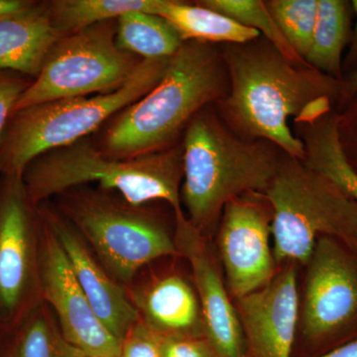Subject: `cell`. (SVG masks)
<instances>
[{
  "label": "cell",
  "instance_id": "cell-1",
  "mask_svg": "<svg viewBox=\"0 0 357 357\" xmlns=\"http://www.w3.org/2000/svg\"><path fill=\"white\" fill-rule=\"evenodd\" d=\"M227 44L222 52L229 91L218 102L220 117L244 140H265L303 161L304 143L289 128L321 100L340 102L342 81L310 66L289 62L265 41Z\"/></svg>",
  "mask_w": 357,
  "mask_h": 357
},
{
  "label": "cell",
  "instance_id": "cell-2",
  "mask_svg": "<svg viewBox=\"0 0 357 357\" xmlns=\"http://www.w3.org/2000/svg\"><path fill=\"white\" fill-rule=\"evenodd\" d=\"M227 91L222 52L213 44L184 42L159 83L117 114L103 135L100 151L112 158L132 159L172 147L195 115L222 100Z\"/></svg>",
  "mask_w": 357,
  "mask_h": 357
},
{
  "label": "cell",
  "instance_id": "cell-3",
  "mask_svg": "<svg viewBox=\"0 0 357 357\" xmlns=\"http://www.w3.org/2000/svg\"><path fill=\"white\" fill-rule=\"evenodd\" d=\"M206 107L185 129L181 187L188 220L204 234L232 199L265 194L281 163L272 143L243 139Z\"/></svg>",
  "mask_w": 357,
  "mask_h": 357
},
{
  "label": "cell",
  "instance_id": "cell-4",
  "mask_svg": "<svg viewBox=\"0 0 357 357\" xmlns=\"http://www.w3.org/2000/svg\"><path fill=\"white\" fill-rule=\"evenodd\" d=\"M34 206L53 196L96 183L115 191L131 206L167 202L174 213H182V147L172 146L132 159L107 156L84 138L47 152L32 161L22 175Z\"/></svg>",
  "mask_w": 357,
  "mask_h": 357
},
{
  "label": "cell",
  "instance_id": "cell-5",
  "mask_svg": "<svg viewBox=\"0 0 357 357\" xmlns=\"http://www.w3.org/2000/svg\"><path fill=\"white\" fill-rule=\"evenodd\" d=\"M169 60H143L128 81L112 93L54 100L13 112L0 143V174L22 176L41 155L88 137L151 91L165 74Z\"/></svg>",
  "mask_w": 357,
  "mask_h": 357
},
{
  "label": "cell",
  "instance_id": "cell-6",
  "mask_svg": "<svg viewBox=\"0 0 357 357\" xmlns=\"http://www.w3.org/2000/svg\"><path fill=\"white\" fill-rule=\"evenodd\" d=\"M264 195L273 211L272 237L277 265L306 266L319 237L357 248V202L301 160H281Z\"/></svg>",
  "mask_w": 357,
  "mask_h": 357
},
{
  "label": "cell",
  "instance_id": "cell-7",
  "mask_svg": "<svg viewBox=\"0 0 357 357\" xmlns=\"http://www.w3.org/2000/svg\"><path fill=\"white\" fill-rule=\"evenodd\" d=\"M61 208L98 261L115 279L129 283L148 263L177 256L174 236L161 222L102 192H63Z\"/></svg>",
  "mask_w": 357,
  "mask_h": 357
},
{
  "label": "cell",
  "instance_id": "cell-8",
  "mask_svg": "<svg viewBox=\"0 0 357 357\" xmlns=\"http://www.w3.org/2000/svg\"><path fill=\"white\" fill-rule=\"evenodd\" d=\"M115 34L116 20H112L61 37L14 112L54 100L112 93L123 86L143 60L119 49Z\"/></svg>",
  "mask_w": 357,
  "mask_h": 357
},
{
  "label": "cell",
  "instance_id": "cell-9",
  "mask_svg": "<svg viewBox=\"0 0 357 357\" xmlns=\"http://www.w3.org/2000/svg\"><path fill=\"white\" fill-rule=\"evenodd\" d=\"M299 326L318 354L357 340V248L319 237L306 266Z\"/></svg>",
  "mask_w": 357,
  "mask_h": 357
},
{
  "label": "cell",
  "instance_id": "cell-10",
  "mask_svg": "<svg viewBox=\"0 0 357 357\" xmlns=\"http://www.w3.org/2000/svg\"><path fill=\"white\" fill-rule=\"evenodd\" d=\"M0 178V330L20 328L40 295L38 220L22 176Z\"/></svg>",
  "mask_w": 357,
  "mask_h": 357
},
{
  "label": "cell",
  "instance_id": "cell-11",
  "mask_svg": "<svg viewBox=\"0 0 357 357\" xmlns=\"http://www.w3.org/2000/svg\"><path fill=\"white\" fill-rule=\"evenodd\" d=\"M273 211L263 194H246L225 204L218 248L232 300L266 285L278 271L272 236Z\"/></svg>",
  "mask_w": 357,
  "mask_h": 357
},
{
  "label": "cell",
  "instance_id": "cell-12",
  "mask_svg": "<svg viewBox=\"0 0 357 357\" xmlns=\"http://www.w3.org/2000/svg\"><path fill=\"white\" fill-rule=\"evenodd\" d=\"M37 220L40 295L57 314L63 338L86 356H121V340L96 316L57 237L38 213Z\"/></svg>",
  "mask_w": 357,
  "mask_h": 357
},
{
  "label": "cell",
  "instance_id": "cell-13",
  "mask_svg": "<svg viewBox=\"0 0 357 357\" xmlns=\"http://www.w3.org/2000/svg\"><path fill=\"white\" fill-rule=\"evenodd\" d=\"M175 222L174 241L178 255L191 266L206 337L220 357H246L236 305L206 234L188 220L184 211L175 213Z\"/></svg>",
  "mask_w": 357,
  "mask_h": 357
},
{
  "label": "cell",
  "instance_id": "cell-14",
  "mask_svg": "<svg viewBox=\"0 0 357 357\" xmlns=\"http://www.w3.org/2000/svg\"><path fill=\"white\" fill-rule=\"evenodd\" d=\"M246 357H291L299 326L297 264H282L271 281L234 300Z\"/></svg>",
  "mask_w": 357,
  "mask_h": 357
},
{
  "label": "cell",
  "instance_id": "cell-15",
  "mask_svg": "<svg viewBox=\"0 0 357 357\" xmlns=\"http://www.w3.org/2000/svg\"><path fill=\"white\" fill-rule=\"evenodd\" d=\"M37 213L50 227L64 249L82 290L102 325L117 340H123L129 331L140 321L133 301L114 277L95 259L86 243L67 220L54 213L43 204Z\"/></svg>",
  "mask_w": 357,
  "mask_h": 357
},
{
  "label": "cell",
  "instance_id": "cell-16",
  "mask_svg": "<svg viewBox=\"0 0 357 357\" xmlns=\"http://www.w3.org/2000/svg\"><path fill=\"white\" fill-rule=\"evenodd\" d=\"M140 319L163 337H206L196 290L182 277L159 279L135 296Z\"/></svg>",
  "mask_w": 357,
  "mask_h": 357
},
{
  "label": "cell",
  "instance_id": "cell-17",
  "mask_svg": "<svg viewBox=\"0 0 357 357\" xmlns=\"http://www.w3.org/2000/svg\"><path fill=\"white\" fill-rule=\"evenodd\" d=\"M61 37L47 3L0 21V70L36 77Z\"/></svg>",
  "mask_w": 357,
  "mask_h": 357
},
{
  "label": "cell",
  "instance_id": "cell-18",
  "mask_svg": "<svg viewBox=\"0 0 357 357\" xmlns=\"http://www.w3.org/2000/svg\"><path fill=\"white\" fill-rule=\"evenodd\" d=\"M340 122V114L333 107L309 121L298 122L304 130L305 157L302 162L357 202V172L344 153Z\"/></svg>",
  "mask_w": 357,
  "mask_h": 357
},
{
  "label": "cell",
  "instance_id": "cell-19",
  "mask_svg": "<svg viewBox=\"0 0 357 357\" xmlns=\"http://www.w3.org/2000/svg\"><path fill=\"white\" fill-rule=\"evenodd\" d=\"M157 15L177 30L183 41L202 43L244 44L259 38L255 29L244 27L231 18L201 4L161 0Z\"/></svg>",
  "mask_w": 357,
  "mask_h": 357
},
{
  "label": "cell",
  "instance_id": "cell-20",
  "mask_svg": "<svg viewBox=\"0 0 357 357\" xmlns=\"http://www.w3.org/2000/svg\"><path fill=\"white\" fill-rule=\"evenodd\" d=\"M351 2L319 0L318 13L307 64L326 76L342 81V52L351 38Z\"/></svg>",
  "mask_w": 357,
  "mask_h": 357
},
{
  "label": "cell",
  "instance_id": "cell-21",
  "mask_svg": "<svg viewBox=\"0 0 357 357\" xmlns=\"http://www.w3.org/2000/svg\"><path fill=\"white\" fill-rule=\"evenodd\" d=\"M115 41L122 51L142 60L173 57L184 44L165 18L143 11H131L116 20Z\"/></svg>",
  "mask_w": 357,
  "mask_h": 357
},
{
  "label": "cell",
  "instance_id": "cell-22",
  "mask_svg": "<svg viewBox=\"0 0 357 357\" xmlns=\"http://www.w3.org/2000/svg\"><path fill=\"white\" fill-rule=\"evenodd\" d=\"M161 0H56L47 4L52 23L62 36L117 20L131 11L156 14Z\"/></svg>",
  "mask_w": 357,
  "mask_h": 357
},
{
  "label": "cell",
  "instance_id": "cell-23",
  "mask_svg": "<svg viewBox=\"0 0 357 357\" xmlns=\"http://www.w3.org/2000/svg\"><path fill=\"white\" fill-rule=\"evenodd\" d=\"M198 3L231 18L244 27L255 29L259 34L262 33L265 39L292 64L309 66L284 38L278 25L268 10L266 2L261 0H204Z\"/></svg>",
  "mask_w": 357,
  "mask_h": 357
},
{
  "label": "cell",
  "instance_id": "cell-24",
  "mask_svg": "<svg viewBox=\"0 0 357 357\" xmlns=\"http://www.w3.org/2000/svg\"><path fill=\"white\" fill-rule=\"evenodd\" d=\"M268 10L284 38L303 60L311 48L319 0H271Z\"/></svg>",
  "mask_w": 357,
  "mask_h": 357
},
{
  "label": "cell",
  "instance_id": "cell-25",
  "mask_svg": "<svg viewBox=\"0 0 357 357\" xmlns=\"http://www.w3.org/2000/svg\"><path fill=\"white\" fill-rule=\"evenodd\" d=\"M72 351L43 309L36 307L20 328L16 357H72Z\"/></svg>",
  "mask_w": 357,
  "mask_h": 357
},
{
  "label": "cell",
  "instance_id": "cell-26",
  "mask_svg": "<svg viewBox=\"0 0 357 357\" xmlns=\"http://www.w3.org/2000/svg\"><path fill=\"white\" fill-rule=\"evenodd\" d=\"M119 357H163L161 338L140 319L122 340Z\"/></svg>",
  "mask_w": 357,
  "mask_h": 357
},
{
  "label": "cell",
  "instance_id": "cell-27",
  "mask_svg": "<svg viewBox=\"0 0 357 357\" xmlns=\"http://www.w3.org/2000/svg\"><path fill=\"white\" fill-rule=\"evenodd\" d=\"M30 83L20 74L0 70V143L16 103Z\"/></svg>",
  "mask_w": 357,
  "mask_h": 357
},
{
  "label": "cell",
  "instance_id": "cell-28",
  "mask_svg": "<svg viewBox=\"0 0 357 357\" xmlns=\"http://www.w3.org/2000/svg\"><path fill=\"white\" fill-rule=\"evenodd\" d=\"M160 338L163 357H220L206 337Z\"/></svg>",
  "mask_w": 357,
  "mask_h": 357
},
{
  "label": "cell",
  "instance_id": "cell-29",
  "mask_svg": "<svg viewBox=\"0 0 357 357\" xmlns=\"http://www.w3.org/2000/svg\"><path fill=\"white\" fill-rule=\"evenodd\" d=\"M344 109L340 114V141L347 160L357 172V95Z\"/></svg>",
  "mask_w": 357,
  "mask_h": 357
},
{
  "label": "cell",
  "instance_id": "cell-30",
  "mask_svg": "<svg viewBox=\"0 0 357 357\" xmlns=\"http://www.w3.org/2000/svg\"><path fill=\"white\" fill-rule=\"evenodd\" d=\"M34 4L27 0H0V21L25 13Z\"/></svg>",
  "mask_w": 357,
  "mask_h": 357
},
{
  "label": "cell",
  "instance_id": "cell-31",
  "mask_svg": "<svg viewBox=\"0 0 357 357\" xmlns=\"http://www.w3.org/2000/svg\"><path fill=\"white\" fill-rule=\"evenodd\" d=\"M351 2L352 9H354V15L356 17V23H354V27L352 28L349 55H347L344 66L342 67V70H347L349 74L352 70L357 69V0H352Z\"/></svg>",
  "mask_w": 357,
  "mask_h": 357
},
{
  "label": "cell",
  "instance_id": "cell-32",
  "mask_svg": "<svg viewBox=\"0 0 357 357\" xmlns=\"http://www.w3.org/2000/svg\"><path fill=\"white\" fill-rule=\"evenodd\" d=\"M357 95V69L352 70L342 79V95L338 105L347 107L352 98Z\"/></svg>",
  "mask_w": 357,
  "mask_h": 357
},
{
  "label": "cell",
  "instance_id": "cell-33",
  "mask_svg": "<svg viewBox=\"0 0 357 357\" xmlns=\"http://www.w3.org/2000/svg\"><path fill=\"white\" fill-rule=\"evenodd\" d=\"M311 357H357V340Z\"/></svg>",
  "mask_w": 357,
  "mask_h": 357
},
{
  "label": "cell",
  "instance_id": "cell-34",
  "mask_svg": "<svg viewBox=\"0 0 357 357\" xmlns=\"http://www.w3.org/2000/svg\"><path fill=\"white\" fill-rule=\"evenodd\" d=\"M72 357H95V356H86V354H84L83 352L77 351V349H75V347H73Z\"/></svg>",
  "mask_w": 357,
  "mask_h": 357
},
{
  "label": "cell",
  "instance_id": "cell-35",
  "mask_svg": "<svg viewBox=\"0 0 357 357\" xmlns=\"http://www.w3.org/2000/svg\"><path fill=\"white\" fill-rule=\"evenodd\" d=\"M8 357H16L15 349H14L13 352H11V354H9Z\"/></svg>",
  "mask_w": 357,
  "mask_h": 357
}]
</instances>
